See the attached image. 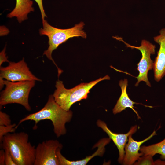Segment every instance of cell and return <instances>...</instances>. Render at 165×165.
<instances>
[{
    "label": "cell",
    "instance_id": "obj_11",
    "mask_svg": "<svg viewBox=\"0 0 165 165\" xmlns=\"http://www.w3.org/2000/svg\"><path fill=\"white\" fill-rule=\"evenodd\" d=\"M156 132L154 130L149 136L140 141L134 140L132 138V134L129 135L128 143L125 147V154L122 163L125 165L134 164L140 157L143 155L142 153L139 152L141 144L156 135Z\"/></svg>",
    "mask_w": 165,
    "mask_h": 165
},
{
    "label": "cell",
    "instance_id": "obj_18",
    "mask_svg": "<svg viewBox=\"0 0 165 165\" xmlns=\"http://www.w3.org/2000/svg\"><path fill=\"white\" fill-rule=\"evenodd\" d=\"M11 124L9 116L0 111V125L6 126Z\"/></svg>",
    "mask_w": 165,
    "mask_h": 165
},
{
    "label": "cell",
    "instance_id": "obj_4",
    "mask_svg": "<svg viewBox=\"0 0 165 165\" xmlns=\"http://www.w3.org/2000/svg\"><path fill=\"white\" fill-rule=\"evenodd\" d=\"M110 78L106 75L103 78L89 83H82L70 89L66 88L62 81L58 80L56 82L55 90L53 94L54 100L65 110H70L74 103L83 99H86L90 90L99 82L109 80Z\"/></svg>",
    "mask_w": 165,
    "mask_h": 165
},
{
    "label": "cell",
    "instance_id": "obj_3",
    "mask_svg": "<svg viewBox=\"0 0 165 165\" xmlns=\"http://www.w3.org/2000/svg\"><path fill=\"white\" fill-rule=\"evenodd\" d=\"M43 28L39 30L40 35H46L48 38L49 46L45 50L43 55L52 61L58 69V76L59 77L63 71L59 68L52 57L53 51L60 44L66 42L70 38L74 37H81L86 38L87 35L83 30L85 25L83 22L76 24L71 28L62 29L54 27L50 25L46 20L42 21Z\"/></svg>",
    "mask_w": 165,
    "mask_h": 165
},
{
    "label": "cell",
    "instance_id": "obj_10",
    "mask_svg": "<svg viewBox=\"0 0 165 165\" xmlns=\"http://www.w3.org/2000/svg\"><path fill=\"white\" fill-rule=\"evenodd\" d=\"M154 41L160 47L154 62V79L159 82L165 75V28L160 31V35L154 37Z\"/></svg>",
    "mask_w": 165,
    "mask_h": 165
},
{
    "label": "cell",
    "instance_id": "obj_19",
    "mask_svg": "<svg viewBox=\"0 0 165 165\" xmlns=\"http://www.w3.org/2000/svg\"><path fill=\"white\" fill-rule=\"evenodd\" d=\"M5 152V165H17L14 160L9 151L7 148H3Z\"/></svg>",
    "mask_w": 165,
    "mask_h": 165
},
{
    "label": "cell",
    "instance_id": "obj_22",
    "mask_svg": "<svg viewBox=\"0 0 165 165\" xmlns=\"http://www.w3.org/2000/svg\"><path fill=\"white\" fill-rule=\"evenodd\" d=\"M5 152L4 149L0 150V165H5Z\"/></svg>",
    "mask_w": 165,
    "mask_h": 165
},
{
    "label": "cell",
    "instance_id": "obj_17",
    "mask_svg": "<svg viewBox=\"0 0 165 165\" xmlns=\"http://www.w3.org/2000/svg\"><path fill=\"white\" fill-rule=\"evenodd\" d=\"M153 156L151 155H143L140 157L137 160V162H136L134 163L135 165H156L155 161L152 158Z\"/></svg>",
    "mask_w": 165,
    "mask_h": 165
},
{
    "label": "cell",
    "instance_id": "obj_14",
    "mask_svg": "<svg viewBox=\"0 0 165 165\" xmlns=\"http://www.w3.org/2000/svg\"><path fill=\"white\" fill-rule=\"evenodd\" d=\"M15 7L7 15V17L12 18L16 17L19 23L28 19V14L34 10L32 7L33 2L31 0H16Z\"/></svg>",
    "mask_w": 165,
    "mask_h": 165
},
{
    "label": "cell",
    "instance_id": "obj_8",
    "mask_svg": "<svg viewBox=\"0 0 165 165\" xmlns=\"http://www.w3.org/2000/svg\"><path fill=\"white\" fill-rule=\"evenodd\" d=\"M63 145L56 140H47L39 143L35 148L34 165H60L57 152Z\"/></svg>",
    "mask_w": 165,
    "mask_h": 165
},
{
    "label": "cell",
    "instance_id": "obj_9",
    "mask_svg": "<svg viewBox=\"0 0 165 165\" xmlns=\"http://www.w3.org/2000/svg\"><path fill=\"white\" fill-rule=\"evenodd\" d=\"M96 123L97 125L107 134L117 147L119 152L118 161L119 163H122L125 154V147L126 143L128 141V136L137 131L138 126L135 125L132 127L129 132L126 134H120L114 133L111 131L105 122L101 120H98Z\"/></svg>",
    "mask_w": 165,
    "mask_h": 165
},
{
    "label": "cell",
    "instance_id": "obj_6",
    "mask_svg": "<svg viewBox=\"0 0 165 165\" xmlns=\"http://www.w3.org/2000/svg\"><path fill=\"white\" fill-rule=\"evenodd\" d=\"M114 38L123 42L127 47L132 49H136L140 51L142 57L137 64V69L139 71V74L136 77L138 81L135 85L137 86L140 82L143 81L146 83V85L151 87V84L148 78V73L149 70H152L153 68L154 62L151 60L150 56L151 54L155 53V46L149 41L144 39L141 41L140 46H135L128 44L121 37H114Z\"/></svg>",
    "mask_w": 165,
    "mask_h": 165
},
{
    "label": "cell",
    "instance_id": "obj_1",
    "mask_svg": "<svg viewBox=\"0 0 165 165\" xmlns=\"http://www.w3.org/2000/svg\"><path fill=\"white\" fill-rule=\"evenodd\" d=\"M73 112L62 108L55 101L53 95H50L44 106L38 112L28 115L20 119L16 128L23 122L27 120H33L35 124L33 128L36 129L37 124L44 120H51L53 126V131L57 138L65 134L67 132L66 123L71 121Z\"/></svg>",
    "mask_w": 165,
    "mask_h": 165
},
{
    "label": "cell",
    "instance_id": "obj_21",
    "mask_svg": "<svg viewBox=\"0 0 165 165\" xmlns=\"http://www.w3.org/2000/svg\"><path fill=\"white\" fill-rule=\"evenodd\" d=\"M6 46H5L3 50L0 53V66H1L2 64L4 62H9L6 57L5 53Z\"/></svg>",
    "mask_w": 165,
    "mask_h": 165
},
{
    "label": "cell",
    "instance_id": "obj_15",
    "mask_svg": "<svg viewBox=\"0 0 165 165\" xmlns=\"http://www.w3.org/2000/svg\"><path fill=\"white\" fill-rule=\"evenodd\" d=\"M140 151L143 155H150L152 156L156 154H160L161 158L165 161V138L157 143L148 146H141Z\"/></svg>",
    "mask_w": 165,
    "mask_h": 165
},
{
    "label": "cell",
    "instance_id": "obj_20",
    "mask_svg": "<svg viewBox=\"0 0 165 165\" xmlns=\"http://www.w3.org/2000/svg\"><path fill=\"white\" fill-rule=\"evenodd\" d=\"M37 3L38 6L40 9L41 14L42 15V21H43L45 19L44 18L45 17H47L45 13L44 9V8L42 3V0H34Z\"/></svg>",
    "mask_w": 165,
    "mask_h": 165
},
{
    "label": "cell",
    "instance_id": "obj_12",
    "mask_svg": "<svg viewBox=\"0 0 165 165\" xmlns=\"http://www.w3.org/2000/svg\"><path fill=\"white\" fill-rule=\"evenodd\" d=\"M109 138H104L100 140L94 146H97V150L92 155L86 156L85 158L77 161H70L68 160L61 153L62 149L59 148L57 152V156L59 161L60 165H86L93 157L96 156H102L105 151V146L111 141Z\"/></svg>",
    "mask_w": 165,
    "mask_h": 165
},
{
    "label": "cell",
    "instance_id": "obj_13",
    "mask_svg": "<svg viewBox=\"0 0 165 165\" xmlns=\"http://www.w3.org/2000/svg\"><path fill=\"white\" fill-rule=\"evenodd\" d=\"M119 85L121 89V94L112 110L113 113L116 114L125 110L126 108H130L137 114L138 119H141L138 112L134 109L135 107L134 105L135 104H142L134 102L129 97L127 92V88L128 86L127 79H125L123 80H120L119 81Z\"/></svg>",
    "mask_w": 165,
    "mask_h": 165
},
{
    "label": "cell",
    "instance_id": "obj_7",
    "mask_svg": "<svg viewBox=\"0 0 165 165\" xmlns=\"http://www.w3.org/2000/svg\"><path fill=\"white\" fill-rule=\"evenodd\" d=\"M3 79L11 82L32 80L42 81L30 71L24 58L17 62H9L8 65L6 67H0V90L4 85Z\"/></svg>",
    "mask_w": 165,
    "mask_h": 165
},
{
    "label": "cell",
    "instance_id": "obj_2",
    "mask_svg": "<svg viewBox=\"0 0 165 165\" xmlns=\"http://www.w3.org/2000/svg\"><path fill=\"white\" fill-rule=\"evenodd\" d=\"M28 141V134L25 132L9 133L0 144L9 150L17 165H34L36 147Z\"/></svg>",
    "mask_w": 165,
    "mask_h": 165
},
{
    "label": "cell",
    "instance_id": "obj_16",
    "mask_svg": "<svg viewBox=\"0 0 165 165\" xmlns=\"http://www.w3.org/2000/svg\"><path fill=\"white\" fill-rule=\"evenodd\" d=\"M16 125L15 123L5 126L0 125V142L2 143L4 136L9 133L15 132Z\"/></svg>",
    "mask_w": 165,
    "mask_h": 165
},
{
    "label": "cell",
    "instance_id": "obj_5",
    "mask_svg": "<svg viewBox=\"0 0 165 165\" xmlns=\"http://www.w3.org/2000/svg\"><path fill=\"white\" fill-rule=\"evenodd\" d=\"M35 80L15 82L4 80L6 87L0 93V106L17 103L22 105L27 111H31L29 96L31 89L35 85Z\"/></svg>",
    "mask_w": 165,
    "mask_h": 165
}]
</instances>
